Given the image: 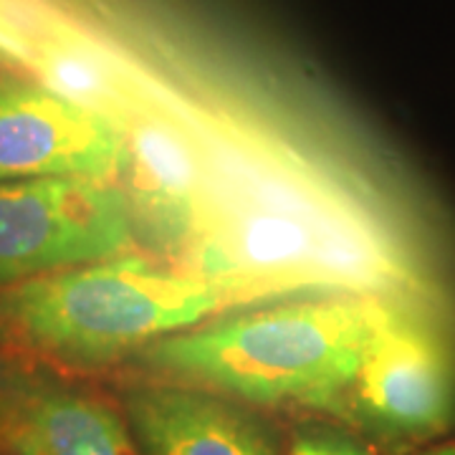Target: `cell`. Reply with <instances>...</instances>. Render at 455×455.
<instances>
[{
    "instance_id": "6da1fadb",
    "label": "cell",
    "mask_w": 455,
    "mask_h": 455,
    "mask_svg": "<svg viewBox=\"0 0 455 455\" xmlns=\"http://www.w3.org/2000/svg\"><path fill=\"white\" fill-rule=\"evenodd\" d=\"M283 289L291 283L253 274H172L124 253L11 286L0 296V322L26 347L79 370Z\"/></svg>"
},
{
    "instance_id": "7a4b0ae2",
    "label": "cell",
    "mask_w": 455,
    "mask_h": 455,
    "mask_svg": "<svg viewBox=\"0 0 455 455\" xmlns=\"http://www.w3.org/2000/svg\"><path fill=\"white\" fill-rule=\"evenodd\" d=\"M385 307L377 299L296 301L163 337L147 357L251 403L331 407L352 390Z\"/></svg>"
},
{
    "instance_id": "3957f363",
    "label": "cell",
    "mask_w": 455,
    "mask_h": 455,
    "mask_svg": "<svg viewBox=\"0 0 455 455\" xmlns=\"http://www.w3.org/2000/svg\"><path fill=\"white\" fill-rule=\"evenodd\" d=\"M132 245V205L114 182H0V283L116 259Z\"/></svg>"
},
{
    "instance_id": "277c9868",
    "label": "cell",
    "mask_w": 455,
    "mask_h": 455,
    "mask_svg": "<svg viewBox=\"0 0 455 455\" xmlns=\"http://www.w3.org/2000/svg\"><path fill=\"white\" fill-rule=\"evenodd\" d=\"M132 163L127 132L109 114L46 84H0V182L86 178L114 182Z\"/></svg>"
},
{
    "instance_id": "5b68a950",
    "label": "cell",
    "mask_w": 455,
    "mask_h": 455,
    "mask_svg": "<svg viewBox=\"0 0 455 455\" xmlns=\"http://www.w3.org/2000/svg\"><path fill=\"white\" fill-rule=\"evenodd\" d=\"M349 392L362 415L385 430L403 435L440 433L453 418V362L435 334L387 304Z\"/></svg>"
},
{
    "instance_id": "8992f818",
    "label": "cell",
    "mask_w": 455,
    "mask_h": 455,
    "mask_svg": "<svg viewBox=\"0 0 455 455\" xmlns=\"http://www.w3.org/2000/svg\"><path fill=\"white\" fill-rule=\"evenodd\" d=\"M0 455H142L132 427L97 395L0 377Z\"/></svg>"
},
{
    "instance_id": "52a82bcc",
    "label": "cell",
    "mask_w": 455,
    "mask_h": 455,
    "mask_svg": "<svg viewBox=\"0 0 455 455\" xmlns=\"http://www.w3.org/2000/svg\"><path fill=\"white\" fill-rule=\"evenodd\" d=\"M127 412L142 455H276L248 415L205 392L140 387Z\"/></svg>"
},
{
    "instance_id": "ba28073f",
    "label": "cell",
    "mask_w": 455,
    "mask_h": 455,
    "mask_svg": "<svg viewBox=\"0 0 455 455\" xmlns=\"http://www.w3.org/2000/svg\"><path fill=\"white\" fill-rule=\"evenodd\" d=\"M289 455H372L362 445L334 435H301L296 438Z\"/></svg>"
},
{
    "instance_id": "9c48e42d",
    "label": "cell",
    "mask_w": 455,
    "mask_h": 455,
    "mask_svg": "<svg viewBox=\"0 0 455 455\" xmlns=\"http://www.w3.org/2000/svg\"><path fill=\"white\" fill-rule=\"evenodd\" d=\"M420 455H455V445H440V448H433V451Z\"/></svg>"
},
{
    "instance_id": "30bf717a",
    "label": "cell",
    "mask_w": 455,
    "mask_h": 455,
    "mask_svg": "<svg viewBox=\"0 0 455 455\" xmlns=\"http://www.w3.org/2000/svg\"><path fill=\"white\" fill-rule=\"evenodd\" d=\"M0 427H3V387H0Z\"/></svg>"
}]
</instances>
